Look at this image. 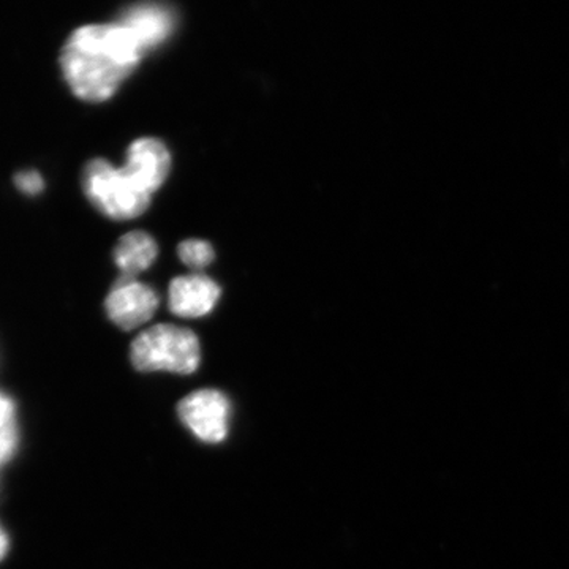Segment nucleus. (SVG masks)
I'll use <instances>...</instances> for the list:
<instances>
[{"instance_id": "obj_1", "label": "nucleus", "mask_w": 569, "mask_h": 569, "mask_svg": "<svg viewBox=\"0 0 569 569\" xmlns=\"http://www.w3.org/2000/svg\"><path fill=\"white\" fill-rule=\"evenodd\" d=\"M142 52L129 29L118 24L84 26L63 47L62 70L74 96L103 102L118 91Z\"/></svg>"}, {"instance_id": "obj_6", "label": "nucleus", "mask_w": 569, "mask_h": 569, "mask_svg": "<svg viewBox=\"0 0 569 569\" xmlns=\"http://www.w3.org/2000/svg\"><path fill=\"white\" fill-rule=\"evenodd\" d=\"M171 157L163 142L153 138H142L130 146L123 170L146 192L153 193L167 181Z\"/></svg>"}, {"instance_id": "obj_13", "label": "nucleus", "mask_w": 569, "mask_h": 569, "mask_svg": "<svg viewBox=\"0 0 569 569\" xmlns=\"http://www.w3.org/2000/svg\"><path fill=\"white\" fill-rule=\"evenodd\" d=\"M7 550H9V537H7L6 531L0 527V561L7 556Z\"/></svg>"}, {"instance_id": "obj_5", "label": "nucleus", "mask_w": 569, "mask_h": 569, "mask_svg": "<svg viewBox=\"0 0 569 569\" xmlns=\"http://www.w3.org/2000/svg\"><path fill=\"white\" fill-rule=\"evenodd\" d=\"M104 307L112 323L130 331L151 320L159 307V298L148 284L121 277L108 296Z\"/></svg>"}, {"instance_id": "obj_8", "label": "nucleus", "mask_w": 569, "mask_h": 569, "mask_svg": "<svg viewBox=\"0 0 569 569\" xmlns=\"http://www.w3.org/2000/svg\"><path fill=\"white\" fill-rule=\"evenodd\" d=\"M119 22L129 29L142 52H146L170 37L174 29V14L167 7L144 3L127 10Z\"/></svg>"}, {"instance_id": "obj_12", "label": "nucleus", "mask_w": 569, "mask_h": 569, "mask_svg": "<svg viewBox=\"0 0 569 569\" xmlns=\"http://www.w3.org/2000/svg\"><path fill=\"white\" fill-rule=\"evenodd\" d=\"M18 189L28 194H37L43 190V179L36 171H24L14 178Z\"/></svg>"}, {"instance_id": "obj_4", "label": "nucleus", "mask_w": 569, "mask_h": 569, "mask_svg": "<svg viewBox=\"0 0 569 569\" xmlns=\"http://www.w3.org/2000/svg\"><path fill=\"white\" fill-rule=\"evenodd\" d=\"M230 410L228 397L213 389L192 392L178 406L183 425L204 443H220L227 438Z\"/></svg>"}, {"instance_id": "obj_10", "label": "nucleus", "mask_w": 569, "mask_h": 569, "mask_svg": "<svg viewBox=\"0 0 569 569\" xmlns=\"http://www.w3.org/2000/svg\"><path fill=\"white\" fill-rule=\"evenodd\" d=\"M18 445L17 415L10 397L0 392V466L13 458Z\"/></svg>"}, {"instance_id": "obj_3", "label": "nucleus", "mask_w": 569, "mask_h": 569, "mask_svg": "<svg viewBox=\"0 0 569 569\" xmlns=\"http://www.w3.org/2000/svg\"><path fill=\"white\" fill-rule=\"evenodd\" d=\"M86 194L104 216L116 220L134 219L151 203V193L107 160H92L82 176Z\"/></svg>"}, {"instance_id": "obj_11", "label": "nucleus", "mask_w": 569, "mask_h": 569, "mask_svg": "<svg viewBox=\"0 0 569 569\" xmlns=\"http://www.w3.org/2000/svg\"><path fill=\"white\" fill-rule=\"evenodd\" d=\"M179 257L190 268H206L213 261V249L209 242L200 241V239H190L183 241L179 246Z\"/></svg>"}, {"instance_id": "obj_9", "label": "nucleus", "mask_w": 569, "mask_h": 569, "mask_svg": "<svg viewBox=\"0 0 569 569\" xmlns=\"http://www.w3.org/2000/svg\"><path fill=\"white\" fill-rule=\"evenodd\" d=\"M159 249L148 233L132 231L123 236L114 249L116 264L121 269L122 277L134 279V276L146 271L156 260Z\"/></svg>"}, {"instance_id": "obj_2", "label": "nucleus", "mask_w": 569, "mask_h": 569, "mask_svg": "<svg viewBox=\"0 0 569 569\" xmlns=\"http://www.w3.org/2000/svg\"><path fill=\"white\" fill-rule=\"evenodd\" d=\"M130 358L140 372L190 376L200 366V340L189 329L157 325L134 339Z\"/></svg>"}, {"instance_id": "obj_7", "label": "nucleus", "mask_w": 569, "mask_h": 569, "mask_svg": "<svg viewBox=\"0 0 569 569\" xmlns=\"http://www.w3.org/2000/svg\"><path fill=\"white\" fill-rule=\"evenodd\" d=\"M219 298V284L206 276L178 277L170 287V309L178 317L208 316Z\"/></svg>"}]
</instances>
